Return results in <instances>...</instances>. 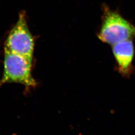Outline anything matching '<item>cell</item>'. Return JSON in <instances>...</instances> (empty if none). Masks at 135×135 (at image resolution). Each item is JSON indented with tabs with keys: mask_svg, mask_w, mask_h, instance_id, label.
<instances>
[{
	"mask_svg": "<svg viewBox=\"0 0 135 135\" xmlns=\"http://www.w3.org/2000/svg\"><path fill=\"white\" fill-rule=\"evenodd\" d=\"M105 44L114 45L135 37V26L117 11L112 10L104 5L102 24L98 35Z\"/></svg>",
	"mask_w": 135,
	"mask_h": 135,
	"instance_id": "6da1fadb",
	"label": "cell"
},
{
	"mask_svg": "<svg viewBox=\"0 0 135 135\" xmlns=\"http://www.w3.org/2000/svg\"><path fill=\"white\" fill-rule=\"evenodd\" d=\"M32 65V59L4 51L3 71L0 85L7 83H16L23 85L27 91L35 88L37 82L33 77Z\"/></svg>",
	"mask_w": 135,
	"mask_h": 135,
	"instance_id": "7a4b0ae2",
	"label": "cell"
},
{
	"mask_svg": "<svg viewBox=\"0 0 135 135\" xmlns=\"http://www.w3.org/2000/svg\"><path fill=\"white\" fill-rule=\"evenodd\" d=\"M35 40L29 30L26 12L21 11L16 23L8 33L4 44V51L20 55L33 60Z\"/></svg>",
	"mask_w": 135,
	"mask_h": 135,
	"instance_id": "3957f363",
	"label": "cell"
},
{
	"mask_svg": "<svg viewBox=\"0 0 135 135\" xmlns=\"http://www.w3.org/2000/svg\"><path fill=\"white\" fill-rule=\"evenodd\" d=\"M112 51L118 73L124 77H129L133 73V61L134 47L132 40L119 42L112 46Z\"/></svg>",
	"mask_w": 135,
	"mask_h": 135,
	"instance_id": "277c9868",
	"label": "cell"
}]
</instances>
